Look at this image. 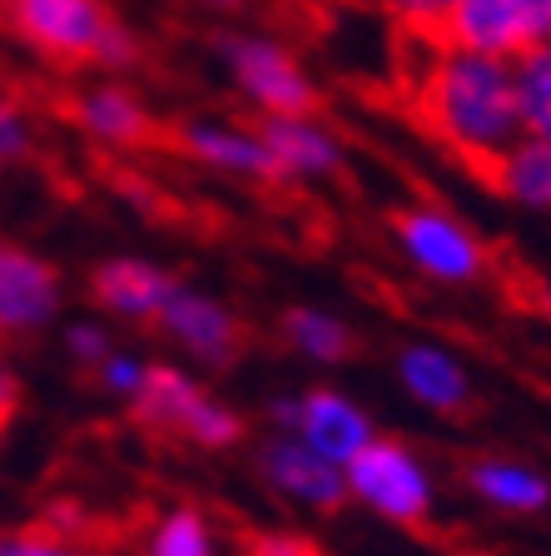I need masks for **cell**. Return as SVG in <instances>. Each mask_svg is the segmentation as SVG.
Instances as JSON below:
<instances>
[{"mask_svg":"<svg viewBox=\"0 0 551 556\" xmlns=\"http://www.w3.org/2000/svg\"><path fill=\"white\" fill-rule=\"evenodd\" d=\"M75 129L85 139H95L100 150H120V154L145 150L160 135L154 129V110L125 75H104V80L85 85L75 94Z\"/></svg>","mask_w":551,"mask_h":556,"instance_id":"2e32d148","label":"cell"},{"mask_svg":"<svg viewBox=\"0 0 551 556\" xmlns=\"http://www.w3.org/2000/svg\"><path fill=\"white\" fill-rule=\"evenodd\" d=\"M278 343L309 368H343L358 353V333L338 308L323 303H293L278 313Z\"/></svg>","mask_w":551,"mask_h":556,"instance_id":"ac0fdd59","label":"cell"},{"mask_svg":"<svg viewBox=\"0 0 551 556\" xmlns=\"http://www.w3.org/2000/svg\"><path fill=\"white\" fill-rule=\"evenodd\" d=\"M0 556H90L75 536L60 532H0Z\"/></svg>","mask_w":551,"mask_h":556,"instance_id":"d4e9b609","label":"cell"},{"mask_svg":"<svg viewBox=\"0 0 551 556\" xmlns=\"http://www.w3.org/2000/svg\"><path fill=\"white\" fill-rule=\"evenodd\" d=\"M154 328L199 372H229L243 358V348H249V328H243L239 308L209 289H195V283H179L170 293Z\"/></svg>","mask_w":551,"mask_h":556,"instance_id":"ba28073f","label":"cell"},{"mask_svg":"<svg viewBox=\"0 0 551 556\" xmlns=\"http://www.w3.org/2000/svg\"><path fill=\"white\" fill-rule=\"evenodd\" d=\"M492 189L506 204L527 208V214H551V144L547 139L522 135L502 160L487 169Z\"/></svg>","mask_w":551,"mask_h":556,"instance_id":"d6986e66","label":"cell"},{"mask_svg":"<svg viewBox=\"0 0 551 556\" xmlns=\"http://www.w3.org/2000/svg\"><path fill=\"white\" fill-rule=\"evenodd\" d=\"M392 249L433 289H477L492 274V249L448 204L417 199L392 214Z\"/></svg>","mask_w":551,"mask_h":556,"instance_id":"8992f818","label":"cell"},{"mask_svg":"<svg viewBox=\"0 0 551 556\" xmlns=\"http://www.w3.org/2000/svg\"><path fill=\"white\" fill-rule=\"evenodd\" d=\"M437 40L477 55L522 60L527 50L551 46V0H458Z\"/></svg>","mask_w":551,"mask_h":556,"instance_id":"30bf717a","label":"cell"},{"mask_svg":"<svg viewBox=\"0 0 551 556\" xmlns=\"http://www.w3.org/2000/svg\"><path fill=\"white\" fill-rule=\"evenodd\" d=\"M413 110L442 150L483 174L522 139L512 60L477 55V50L448 46L437 35L413 80Z\"/></svg>","mask_w":551,"mask_h":556,"instance_id":"6da1fadb","label":"cell"},{"mask_svg":"<svg viewBox=\"0 0 551 556\" xmlns=\"http://www.w3.org/2000/svg\"><path fill=\"white\" fill-rule=\"evenodd\" d=\"M249 556H318V546L303 532H288V527H274V532H259L249 542Z\"/></svg>","mask_w":551,"mask_h":556,"instance_id":"4316f807","label":"cell"},{"mask_svg":"<svg viewBox=\"0 0 551 556\" xmlns=\"http://www.w3.org/2000/svg\"><path fill=\"white\" fill-rule=\"evenodd\" d=\"M60 348H65V358L75 363V368L90 372L95 363L115 348V333H110V324H104L100 313H90V318H60Z\"/></svg>","mask_w":551,"mask_h":556,"instance_id":"603a6c76","label":"cell"},{"mask_svg":"<svg viewBox=\"0 0 551 556\" xmlns=\"http://www.w3.org/2000/svg\"><path fill=\"white\" fill-rule=\"evenodd\" d=\"M15 407H21V372H15V363L0 353V428L15 417Z\"/></svg>","mask_w":551,"mask_h":556,"instance_id":"83f0119b","label":"cell"},{"mask_svg":"<svg viewBox=\"0 0 551 556\" xmlns=\"http://www.w3.org/2000/svg\"><path fill=\"white\" fill-rule=\"evenodd\" d=\"M268 432H293L303 447L328 457L334 467H348L367 442L378 438V422L358 403L353 393L334 388V382H313L299 393H274L264 407Z\"/></svg>","mask_w":551,"mask_h":556,"instance_id":"52a82bcc","label":"cell"},{"mask_svg":"<svg viewBox=\"0 0 551 556\" xmlns=\"http://www.w3.org/2000/svg\"><path fill=\"white\" fill-rule=\"evenodd\" d=\"M274 160V185H334L348 169V144L328 119L313 115H264L253 119Z\"/></svg>","mask_w":551,"mask_h":556,"instance_id":"4fadbf2b","label":"cell"},{"mask_svg":"<svg viewBox=\"0 0 551 556\" xmlns=\"http://www.w3.org/2000/svg\"><path fill=\"white\" fill-rule=\"evenodd\" d=\"M383 15H392L398 25H408V30L417 35H437V25L448 21V11L458 5V0H373Z\"/></svg>","mask_w":551,"mask_h":556,"instance_id":"484cf974","label":"cell"},{"mask_svg":"<svg viewBox=\"0 0 551 556\" xmlns=\"http://www.w3.org/2000/svg\"><path fill=\"white\" fill-rule=\"evenodd\" d=\"M0 5H5V0H0Z\"/></svg>","mask_w":551,"mask_h":556,"instance_id":"f546056e","label":"cell"},{"mask_svg":"<svg viewBox=\"0 0 551 556\" xmlns=\"http://www.w3.org/2000/svg\"><path fill=\"white\" fill-rule=\"evenodd\" d=\"M392 382L402 388V397L417 407V413L433 417H462L477 397V382L472 368L458 348L437 343V338H413L392 353Z\"/></svg>","mask_w":551,"mask_h":556,"instance_id":"5bb4252c","label":"cell"},{"mask_svg":"<svg viewBox=\"0 0 551 556\" xmlns=\"http://www.w3.org/2000/svg\"><path fill=\"white\" fill-rule=\"evenodd\" d=\"M5 21L35 55L55 65H95L129 75L145 60L139 35L104 0H5Z\"/></svg>","mask_w":551,"mask_h":556,"instance_id":"7a4b0ae2","label":"cell"},{"mask_svg":"<svg viewBox=\"0 0 551 556\" xmlns=\"http://www.w3.org/2000/svg\"><path fill=\"white\" fill-rule=\"evenodd\" d=\"M174 150L195 169L234 185H274V160L259 125H239L224 115H189L174 129Z\"/></svg>","mask_w":551,"mask_h":556,"instance_id":"7c38bea8","label":"cell"},{"mask_svg":"<svg viewBox=\"0 0 551 556\" xmlns=\"http://www.w3.org/2000/svg\"><path fill=\"white\" fill-rule=\"evenodd\" d=\"M145 378H150V358H145V353H135V348H120V343L90 368L95 393L110 397V403H120V407L135 403L139 388H145Z\"/></svg>","mask_w":551,"mask_h":556,"instance_id":"7402d4cb","label":"cell"},{"mask_svg":"<svg viewBox=\"0 0 551 556\" xmlns=\"http://www.w3.org/2000/svg\"><path fill=\"white\" fill-rule=\"evenodd\" d=\"M129 417L154 438H179L184 447L199 452H234L249 438V417L179 363H150V378L129 403Z\"/></svg>","mask_w":551,"mask_h":556,"instance_id":"277c9868","label":"cell"},{"mask_svg":"<svg viewBox=\"0 0 551 556\" xmlns=\"http://www.w3.org/2000/svg\"><path fill=\"white\" fill-rule=\"evenodd\" d=\"M343 486L353 507H363L367 517L388 521V527H402V532L427 527L437 517V497H442L437 467L408 438H392V432H378L343 467Z\"/></svg>","mask_w":551,"mask_h":556,"instance_id":"5b68a950","label":"cell"},{"mask_svg":"<svg viewBox=\"0 0 551 556\" xmlns=\"http://www.w3.org/2000/svg\"><path fill=\"white\" fill-rule=\"evenodd\" d=\"M90 303L104 324H129V328H154L160 308L170 293L179 289V278L154 258L139 254H110L90 268Z\"/></svg>","mask_w":551,"mask_h":556,"instance_id":"9a60e30c","label":"cell"},{"mask_svg":"<svg viewBox=\"0 0 551 556\" xmlns=\"http://www.w3.org/2000/svg\"><path fill=\"white\" fill-rule=\"evenodd\" d=\"M35 150V119L11 90H0V169L25 164Z\"/></svg>","mask_w":551,"mask_h":556,"instance_id":"cb8c5ba5","label":"cell"},{"mask_svg":"<svg viewBox=\"0 0 551 556\" xmlns=\"http://www.w3.org/2000/svg\"><path fill=\"white\" fill-rule=\"evenodd\" d=\"M65 318V274L30 243L0 239V348L30 343Z\"/></svg>","mask_w":551,"mask_h":556,"instance_id":"9c48e42d","label":"cell"},{"mask_svg":"<svg viewBox=\"0 0 551 556\" xmlns=\"http://www.w3.org/2000/svg\"><path fill=\"white\" fill-rule=\"evenodd\" d=\"M189 5H195V11H204V15H218V21H239L253 0H189Z\"/></svg>","mask_w":551,"mask_h":556,"instance_id":"f1b7e54d","label":"cell"},{"mask_svg":"<svg viewBox=\"0 0 551 556\" xmlns=\"http://www.w3.org/2000/svg\"><path fill=\"white\" fill-rule=\"evenodd\" d=\"M139 556H224V532L195 502H174L150 521Z\"/></svg>","mask_w":551,"mask_h":556,"instance_id":"ffe728a7","label":"cell"},{"mask_svg":"<svg viewBox=\"0 0 551 556\" xmlns=\"http://www.w3.org/2000/svg\"><path fill=\"white\" fill-rule=\"evenodd\" d=\"M214 65L224 70L229 90L249 104L253 115H313L318 110V80L303 55L284 35L253 30V25H224L214 30Z\"/></svg>","mask_w":551,"mask_h":556,"instance_id":"3957f363","label":"cell"},{"mask_svg":"<svg viewBox=\"0 0 551 556\" xmlns=\"http://www.w3.org/2000/svg\"><path fill=\"white\" fill-rule=\"evenodd\" d=\"M462 492H467L477 507L497 511V517H547L551 511V477L541 472L527 457H512V452H483L462 467Z\"/></svg>","mask_w":551,"mask_h":556,"instance_id":"e0dca14e","label":"cell"},{"mask_svg":"<svg viewBox=\"0 0 551 556\" xmlns=\"http://www.w3.org/2000/svg\"><path fill=\"white\" fill-rule=\"evenodd\" d=\"M512 75H517L522 135L551 144V46H537L522 60H512Z\"/></svg>","mask_w":551,"mask_h":556,"instance_id":"44dd1931","label":"cell"},{"mask_svg":"<svg viewBox=\"0 0 551 556\" xmlns=\"http://www.w3.org/2000/svg\"><path fill=\"white\" fill-rule=\"evenodd\" d=\"M253 472L259 482L274 492L278 502L313 517H334L348 507V486H343V467H334L328 457H318L313 447H303L293 432H268L253 447Z\"/></svg>","mask_w":551,"mask_h":556,"instance_id":"8fae6325","label":"cell"}]
</instances>
